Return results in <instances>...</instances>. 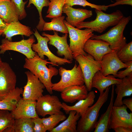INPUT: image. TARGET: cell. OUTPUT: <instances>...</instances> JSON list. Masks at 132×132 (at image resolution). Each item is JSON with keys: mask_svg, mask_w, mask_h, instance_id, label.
I'll return each mask as SVG.
<instances>
[{"mask_svg": "<svg viewBox=\"0 0 132 132\" xmlns=\"http://www.w3.org/2000/svg\"><path fill=\"white\" fill-rule=\"evenodd\" d=\"M25 61L24 68L28 69L36 76L44 85L47 92L52 94L51 79L53 76L58 74V70L53 67V64L47 59L40 58L36 52L33 58H26Z\"/></svg>", "mask_w": 132, "mask_h": 132, "instance_id": "obj_1", "label": "cell"}, {"mask_svg": "<svg viewBox=\"0 0 132 132\" xmlns=\"http://www.w3.org/2000/svg\"><path fill=\"white\" fill-rule=\"evenodd\" d=\"M111 86L108 87L102 94L99 95L96 102L88 109L77 122V132H90L94 129L97 121L99 111L107 101Z\"/></svg>", "mask_w": 132, "mask_h": 132, "instance_id": "obj_2", "label": "cell"}, {"mask_svg": "<svg viewBox=\"0 0 132 132\" xmlns=\"http://www.w3.org/2000/svg\"><path fill=\"white\" fill-rule=\"evenodd\" d=\"M95 11L97 15L95 19L83 22L77 26L76 28L79 29L89 28L93 31L101 33L109 27L117 25L124 16L119 10L110 14H107L96 9Z\"/></svg>", "mask_w": 132, "mask_h": 132, "instance_id": "obj_3", "label": "cell"}, {"mask_svg": "<svg viewBox=\"0 0 132 132\" xmlns=\"http://www.w3.org/2000/svg\"><path fill=\"white\" fill-rule=\"evenodd\" d=\"M131 19V17L124 16L120 22L106 33L101 35H94L91 39L101 40L108 43L110 47L114 51H117L125 45L126 39L123 31L126 25Z\"/></svg>", "mask_w": 132, "mask_h": 132, "instance_id": "obj_4", "label": "cell"}, {"mask_svg": "<svg viewBox=\"0 0 132 132\" xmlns=\"http://www.w3.org/2000/svg\"><path fill=\"white\" fill-rule=\"evenodd\" d=\"M67 27L69 34V47L71 50L74 59L79 55H86L88 53L84 50V45L86 41L94 34L93 31L89 28L81 30L76 28L64 20Z\"/></svg>", "mask_w": 132, "mask_h": 132, "instance_id": "obj_5", "label": "cell"}, {"mask_svg": "<svg viewBox=\"0 0 132 132\" xmlns=\"http://www.w3.org/2000/svg\"><path fill=\"white\" fill-rule=\"evenodd\" d=\"M59 73L61 78L58 82L52 84V89L61 92L66 88L71 86H81L85 84L83 74L80 66L76 63L71 70L60 67Z\"/></svg>", "mask_w": 132, "mask_h": 132, "instance_id": "obj_6", "label": "cell"}, {"mask_svg": "<svg viewBox=\"0 0 132 132\" xmlns=\"http://www.w3.org/2000/svg\"><path fill=\"white\" fill-rule=\"evenodd\" d=\"M34 35L37 40V43H33L32 45V50L37 53L38 56L41 59H44L45 56H46L48 60L53 64V66H58L72 63V61L65 58H61L55 55L49 50L47 45L49 41L46 37L41 35L37 29L34 30Z\"/></svg>", "mask_w": 132, "mask_h": 132, "instance_id": "obj_7", "label": "cell"}, {"mask_svg": "<svg viewBox=\"0 0 132 132\" xmlns=\"http://www.w3.org/2000/svg\"><path fill=\"white\" fill-rule=\"evenodd\" d=\"M79 65L84 78L85 84L88 91L92 89L91 82L95 74L100 71L101 66L100 62L95 59L90 55H79L74 59Z\"/></svg>", "mask_w": 132, "mask_h": 132, "instance_id": "obj_8", "label": "cell"}, {"mask_svg": "<svg viewBox=\"0 0 132 132\" xmlns=\"http://www.w3.org/2000/svg\"><path fill=\"white\" fill-rule=\"evenodd\" d=\"M33 35H31L27 39H23L18 42H12L7 39H3L0 45V54H4L7 51H17L24 55L28 59L34 56L36 52L32 48V44L35 42Z\"/></svg>", "mask_w": 132, "mask_h": 132, "instance_id": "obj_9", "label": "cell"}, {"mask_svg": "<svg viewBox=\"0 0 132 132\" xmlns=\"http://www.w3.org/2000/svg\"><path fill=\"white\" fill-rule=\"evenodd\" d=\"M16 82V76L9 64L2 62L0 65V101L15 88Z\"/></svg>", "mask_w": 132, "mask_h": 132, "instance_id": "obj_10", "label": "cell"}, {"mask_svg": "<svg viewBox=\"0 0 132 132\" xmlns=\"http://www.w3.org/2000/svg\"><path fill=\"white\" fill-rule=\"evenodd\" d=\"M61 104L56 96L50 94L43 95L36 101V111L38 116L43 117L47 115L63 114L61 111Z\"/></svg>", "mask_w": 132, "mask_h": 132, "instance_id": "obj_11", "label": "cell"}, {"mask_svg": "<svg viewBox=\"0 0 132 132\" xmlns=\"http://www.w3.org/2000/svg\"><path fill=\"white\" fill-rule=\"evenodd\" d=\"M27 82L23 87L22 98L25 99L36 101L43 95L44 84L39 79L29 70L25 73Z\"/></svg>", "mask_w": 132, "mask_h": 132, "instance_id": "obj_12", "label": "cell"}, {"mask_svg": "<svg viewBox=\"0 0 132 132\" xmlns=\"http://www.w3.org/2000/svg\"><path fill=\"white\" fill-rule=\"evenodd\" d=\"M127 108L123 105L120 106H113L109 124V129H113L121 126L132 128V113H129Z\"/></svg>", "mask_w": 132, "mask_h": 132, "instance_id": "obj_13", "label": "cell"}, {"mask_svg": "<svg viewBox=\"0 0 132 132\" xmlns=\"http://www.w3.org/2000/svg\"><path fill=\"white\" fill-rule=\"evenodd\" d=\"M53 35H50L43 32L42 35L48 37L49 40L48 44L55 47L57 49L56 53L59 56H64V58L72 61L73 57L72 52L67 42L68 34L60 36L57 32L54 31Z\"/></svg>", "mask_w": 132, "mask_h": 132, "instance_id": "obj_14", "label": "cell"}, {"mask_svg": "<svg viewBox=\"0 0 132 132\" xmlns=\"http://www.w3.org/2000/svg\"><path fill=\"white\" fill-rule=\"evenodd\" d=\"M103 75L106 76L112 74L115 75L120 69L127 67L128 65L122 62L118 57L117 51H114L105 55L100 61Z\"/></svg>", "mask_w": 132, "mask_h": 132, "instance_id": "obj_15", "label": "cell"}, {"mask_svg": "<svg viewBox=\"0 0 132 132\" xmlns=\"http://www.w3.org/2000/svg\"><path fill=\"white\" fill-rule=\"evenodd\" d=\"M83 49L86 52L99 62L105 55L114 51L110 47L108 43L101 40L90 38L85 43Z\"/></svg>", "mask_w": 132, "mask_h": 132, "instance_id": "obj_16", "label": "cell"}, {"mask_svg": "<svg viewBox=\"0 0 132 132\" xmlns=\"http://www.w3.org/2000/svg\"><path fill=\"white\" fill-rule=\"evenodd\" d=\"M36 101L25 99L21 98L16 107L11 111L15 119L22 118H39L36 110Z\"/></svg>", "mask_w": 132, "mask_h": 132, "instance_id": "obj_17", "label": "cell"}, {"mask_svg": "<svg viewBox=\"0 0 132 132\" xmlns=\"http://www.w3.org/2000/svg\"><path fill=\"white\" fill-rule=\"evenodd\" d=\"M63 13L67 16L66 21L74 27L83 22L86 19L91 17L93 15L92 10L75 8L65 4L63 7Z\"/></svg>", "mask_w": 132, "mask_h": 132, "instance_id": "obj_18", "label": "cell"}, {"mask_svg": "<svg viewBox=\"0 0 132 132\" xmlns=\"http://www.w3.org/2000/svg\"><path fill=\"white\" fill-rule=\"evenodd\" d=\"M88 92L85 85H73L66 88L62 91L61 96L64 101L72 103L86 98Z\"/></svg>", "mask_w": 132, "mask_h": 132, "instance_id": "obj_19", "label": "cell"}, {"mask_svg": "<svg viewBox=\"0 0 132 132\" xmlns=\"http://www.w3.org/2000/svg\"><path fill=\"white\" fill-rule=\"evenodd\" d=\"M95 97L94 92L91 91L88 92L86 98L78 101L73 105L69 106L65 103L62 102L61 104L62 109L66 114H68L71 111L74 110L80 114V117H82L89 107L93 105Z\"/></svg>", "mask_w": 132, "mask_h": 132, "instance_id": "obj_20", "label": "cell"}, {"mask_svg": "<svg viewBox=\"0 0 132 132\" xmlns=\"http://www.w3.org/2000/svg\"><path fill=\"white\" fill-rule=\"evenodd\" d=\"M122 79L116 78L113 75L104 76L100 71L97 72L92 79V88H95L99 91V95L102 94L108 87L121 82Z\"/></svg>", "mask_w": 132, "mask_h": 132, "instance_id": "obj_21", "label": "cell"}, {"mask_svg": "<svg viewBox=\"0 0 132 132\" xmlns=\"http://www.w3.org/2000/svg\"><path fill=\"white\" fill-rule=\"evenodd\" d=\"M122 80L121 82L115 85L116 87L114 91L117 96L113 103L114 106H122V98L132 94V76L126 77Z\"/></svg>", "mask_w": 132, "mask_h": 132, "instance_id": "obj_22", "label": "cell"}, {"mask_svg": "<svg viewBox=\"0 0 132 132\" xmlns=\"http://www.w3.org/2000/svg\"><path fill=\"white\" fill-rule=\"evenodd\" d=\"M33 33L30 27L18 21L6 23L3 34L5 36V38L12 41V37L14 36L21 35L30 37Z\"/></svg>", "mask_w": 132, "mask_h": 132, "instance_id": "obj_23", "label": "cell"}, {"mask_svg": "<svg viewBox=\"0 0 132 132\" xmlns=\"http://www.w3.org/2000/svg\"><path fill=\"white\" fill-rule=\"evenodd\" d=\"M0 18L6 23L19 21L16 6L11 0L0 1Z\"/></svg>", "mask_w": 132, "mask_h": 132, "instance_id": "obj_24", "label": "cell"}, {"mask_svg": "<svg viewBox=\"0 0 132 132\" xmlns=\"http://www.w3.org/2000/svg\"><path fill=\"white\" fill-rule=\"evenodd\" d=\"M115 85L114 84L112 85L110 103L106 111L101 115L99 119L97 121L94 128V132H109V124L114 103Z\"/></svg>", "mask_w": 132, "mask_h": 132, "instance_id": "obj_25", "label": "cell"}, {"mask_svg": "<svg viewBox=\"0 0 132 132\" xmlns=\"http://www.w3.org/2000/svg\"><path fill=\"white\" fill-rule=\"evenodd\" d=\"M68 118L50 132H77V121L80 116L74 110L70 111Z\"/></svg>", "mask_w": 132, "mask_h": 132, "instance_id": "obj_26", "label": "cell"}, {"mask_svg": "<svg viewBox=\"0 0 132 132\" xmlns=\"http://www.w3.org/2000/svg\"><path fill=\"white\" fill-rule=\"evenodd\" d=\"M23 90L21 88H15L8 96L0 101V110L11 111L14 109L19 100L22 98Z\"/></svg>", "mask_w": 132, "mask_h": 132, "instance_id": "obj_27", "label": "cell"}, {"mask_svg": "<svg viewBox=\"0 0 132 132\" xmlns=\"http://www.w3.org/2000/svg\"><path fill=\"white\" fill-rule=\"evenodd\" d=\"M65 16L62 15L52 19L50 22H45L43 31H53L59 32L63 33H68V29L64 23Z\"/></svg>", "mask_w": 132, "mask_h": 132, "instance_id": "obj_28", "label": "cell"}, {"mask_svg": "<svg viewBox=\"0 0 132 132\" xmlns=\"http://www.w3.org/2000/svg\"><path fill=\"white\" fill-rule=\"evenodd\" d=\"M34 124L32 118L15 119L13 125L15 132H34Z\"/></svg>", "mask_w": 132, "mask_h": 132, "instance_id": "obj_29", "label": "cell"}, {"mask_svg": "<svg viewBox=\"0 0 132 132\" xmlns=\"http://www.w3.org/2000/svg\"><path fill=\"white\" fill-rule=\"evenodd\" d=\"M65 0H50L46 17L49 19L62 16Z\"/></svg>", "mask_w": 132, "mask_h": 132, "instance_id": "obj_30", "label": "cell"}, {"mask_svg": "<svg viewBox=\"0 0 132 132\" xmlns=\"http://www.w3.org/2000/svg\"><path fill=\"white\" fill-rule=\"evenodd\" d=\"M66 118V115L63 114H55L49 117L40 119L47 131L50 132L55 128L60 121Z\"/></svg>", "mask_w": 132, "mask_h": 132, "instance_id": "obj_31", "label": "cell"}, {"mask_svg": "<svg viewBox=\"0 0 132 132\" xmlns=\"http://www.w3.org/2000/svg\"><path fill=\"white\" fill-rule=\"evenodd\" d=\"M49 2V0H29L27 7H30L31 5L32 4L35 7L38 11L39 21L36 27L37 29L39 31H43L44 25L45 22L43 19L42 15V9L44 7L48 6Z\"/></svg>", "mask_w": 132, "mask_h": 132, "instance_id": "obj_32", "label": "cell"}, {"mask_svg": "<svg viewBox=\"0 0 132 132\" xmlns=\"http://www.w3.org/2000/svg\"><path fill=\"white\" fill-rule=\"evenodd\" d=\"M14 120L11 111L0 110V132H3L7 128L13 126Z\"/></svg>", "mask_w": 132, "mask_h": 132, "instance_id": "obj_33", "label": "cell"}, {"mask_svg": "<svg viewBox=\"0 0 132 132\" xmlns=\"http://www.w3.org/2000/svg\"><path fill=\"white\" fill-rule=\"evenodd\" d=\"M117 54L119 59L123 63L132 61V41L117 51Z\"/></svg>", "mask_w": 132, "mask_h": 132, "instance_id": "obj_34", "label": "cell"}, {"mask_svg": "<svg viewBox=\"0 0 132 132\" xmlns=\"http://www.w3.org/2000/svg\"><path fill=\"white\" fill-rule=\"evenodd\" d=\"M65 4L72 7L75 5H80L83 7L88 6L101 11H106L108 8L107 5L95 4L89 2L86 0H65Z\"/></svg>", "mask_w": 132, "mask_h": 132, "instance_id": "obj_35", "label": "cell"}, {"mask_svg": "<svg viewBox=\"0 0 132 132\" xmlns=\"http://www.w3.org/2000/svg\"><path fill=\"white\" fill-rule=\"evenodd\" d=\"M15 5L19 15V20L24 18L27 16L25 6L28 1L23 0H11Z\"/></svg>", "mask_w": 132, "mask_h": 132, "instance_id": "obj_36", "label": "cell"}, {"mask_svg": "<svg viewBox=\"0 0 132 132\" xmlns=\"http://www.w3.org/2000/svg\"><path fill=\"white\" fill-rule=\"evenodd\" d=\"M128 66L124 70L118 72L116 75L113 76L120 79H123L126 77L132 76V61L127 62L125 63Z\"/></svg>", "mask_w": 132, "mask_h": 132, "instance_id": "obj_37", "label": "cell"}, {"mask_svg": "<svg viewBox=\"0 0 132 132\" xmlns=\"http://www.w3.org/2000/svg\"><path fill=\"white\" fill-rule=\"evenodd\" d=\"M32 119L34 124V132H45L47 131L39 117L32 118Z\"/></svg>", "mask_w": 132, "mask_h": 132, "instance_id": "obj_38", "label": "cell"}, {"mask_svg": "<svg viewBox=\"0 0 132 132\" xmlns=\"http://www.w3.org/2000/svg\"><path fill=\"white\" fill-rule=\"evenodd\" d=\"M116 2L114 3L107 5V7H114L120 5H128L132 6V0H115Z\"/></svg>", "mask_w": 132, "mask_h": 132, "instance_id": "obj_39", "label": "cell"}, {"mask_svg": "<svg viewBox=\"0 0 132 132\" xmlns=\"http://www.w3.org/2000/svg\"><path fill=\"white\" fill-rule=\"evenodd\" d=\"M115 132H132V128L121 126L114 128L113 129Z\"/></svg>", "mask_w": 132, "mask_h": 132, "instance_id": "obj_40", "label": "cell"}, {"mask_svg": "<svg viewBox=\"0 0 132 132\" xmlns=\"http://www.w3.org/2000/svg\"><path fill=\"white\" fill-rule=\"evenodd\" d=\"M123 104L125 105L127 108H128L132 112V98H128L122 100Z\"/></svg>", "mask_w": 132, "mask_h": 132, "instance_id": "obj_41", "label": "cell"}, {"mask_svg": "<svg viewBox=\"0 0 132 132\" xmlns=\"http://www.w3.org/2000/svg\"><path fill=\"white\" fill-rule=\"evenodd\" d=\"M6 25V23L0 18V36L3 34Z\"/></svg>", "mask_w": 132, "mask_h": 132, "instance_id": "obj_42", "label": "cell"}, {"mask_svg": "<svg viewBox=\"0 0 132 132\" xmlns=\"http://www.w3.org/2000/svg\"><path fill=\"white\" fill-rule=\"evenodd\" d=\"M3 132H15L13 126L9 127L5 129Z\"/></svg>", "mask_w": 132, "mask_h": 132, "instance_id": "obj_43", "label": "cell"}, {"mask_svg": "<svg viewBox=\"0 0 132 132\" xmlns=\"http://www.w3.org/2000/svg\"><path fill=\"white\" fill-rule=\"evenodd\" d=\"M2 62V61L1 58V57H0V64H1V63Z\"/></svg>", "mask_w": 132, "mask_h": 132, "instance_id": "obj_44", "label": "cell"}, {"mask_svg": "<svg viewBox=\"0 0 132 132\" xmlns=\"http://www.w3.org/2000/svg\"><path fill=\"white\" fill-rule=\"evenodd\" d=\"M0 0V1H2V0Z\"/></svg>", "mask_w": 132, "mask_h": 132, "instance_id": "obj_45", "label": "cell"}]
</instances>
